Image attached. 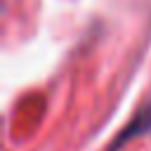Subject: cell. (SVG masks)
<instances>
[{"label":"cell","mask_w":151,"mask_h":151,"mask_svg":"<svg viewBox=\"0 0 151 151\" xmlns=\"http://www.w3.org/2000/svg\"><path fill=\"white\" fill-rule=\"evenodd\" d=\"M149 132H151V101H146L144 106H139L134 111V116L118 130V134L113 137V142L104 151H120L123 146H127L130 142H134Z\"/></svg>","instance_id":"obj_1"}]
</instances>
